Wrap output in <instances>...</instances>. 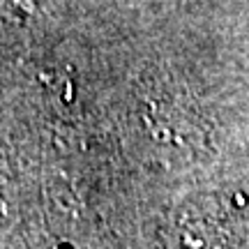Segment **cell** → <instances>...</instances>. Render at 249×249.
Masks as SVG:
<instances>
[{"label": "cell", "mask_w": 249, "mask_h": 249, "mask_svg": "<svg viewBox=\"0 0 249 249\" xmlns=\"http://www.w3.org/2000/svg\"><path fill=\"white\" fill-rule=\"evenodd\" d=\"M145 132L164 148L189 150L203 139V129L196 113L180 95L171 90H152L143 97L141 111Z\"/></svg>", "instance_id": "1"}, {"label": "cell", "mask_w": 249, "mask_h": 249, "mask_svg": "<svg viewBox=\"0 0 249 249\" xmlns=\"http://www.w3.org/2000/svg\"><path fill=\"white\" fill-rule=\"evenodd\" d=\"M35 14L30 2H0V28H17Z\"/></svg>", "instance_id": "2"}, {"label": "cell", "mask_w": 249, "mask_h": 249, "mask_svg": "<svg viewBox=\"0 0 249 249\" xmlns=\"http://www.w3.org/2000/svg\"><path fill=\"white\" fill-rule=\"evenodd\" d=\"M9 222H12V192H9V178L2 171L0 161V231H5Z\"/></svg>", "instance_id": "3"}]
</instances>
